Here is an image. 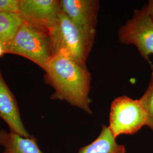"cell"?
Here are the masks:
<instances>
[{"instance_id": "obj_1", "label": "cell", "mask_w": 153, "mask_h": 153, "mask_svg": "<svg viewBox=\"0 0 153 153\" xmlns=\"http://www.w3.org/2000/svg\"><path fill=\"white\" fill-rule=\"evenodd\" d=\"M46 82L55 89L52 99L65 100L90 115L91 74L88 67L65 55H53L44 70Z\"/></svg>"}, {"instance_id": "obj_2", "label": "cell", "mask_w": 153, "mask_h": 153, "mask_svg": "<svg viewBox=\"0 0 153 153\" xmlns=\"http://www.w3.org/2000/svg\"><path fill=\"white\" fill-rule=\"evenodd\" d=\"M48 30L53 55H65L88 67L87 61L95 42L96 30L77 25L61 10Z\"/></svg>"}, {"instance_id": "obj_3", "label": "cell", "mask_w": 153, "mask_h": 153, "mask_svg": "<svg viewBox=\"0 0 153 153\" xmlns=\"http://www.w3.org/2000/svg\"><path fill=\"white\" fill-rule=\"evenodd\" d=\"M5 48L6 53L26 57L43 70L53 56L48 28L23 21Z\"/></svg>"}, {"instance_id": "obj_4", "label": "cell", "mask_w": 153, "mask_h": 153, "mask_svg": "<svg viewBox=\"0 0 153 153\" xmlns=\"http://www.w3.org/2000/svg\"><path fill=\"white\" fill-rule=\"evenodd\" d=\"M146 114L138 99L121 96L112 102L108 128L115 138L135 134L146 126Z\"/></svg>"}, {"instance_id": "obj_5", "label": "cell", "mask_w": 153, "mask_h": 153, "mask_svg": "<svg viewBox=\"0 0 153 153\" xmlns=\"http://www.w3.org/2000/svg\"><path fill=\"white\" fill-rule=\"evenodd\" d=\"M117 35L121 44L134 45L149 61V56L153 55V22L145 6L134 11L131 18L119 27Z\"/></svg>"}, {"instance_id": "obj_6", "label": "cell", "mask_w": 153, "mask_h": 153, "mask_svg": "<svg viewBox=\"0 0 153 153\" xmlns=\"http://www.w3.org/2000/svg\"><path fill=\"white\" fill-rule=\"evenodd\" d=\"M60 11V1L20 0L18 15L23 21L49 28Z\"/></svg>"}, {"instance_id": "obj_7", "label": "cell", "mask_w": 153, "mask_h": 153, "mask_svg": "<svg viewBox=\"0 0 153 153\" xmlns=\"http://www.w3.org/2000/svg\"><path fill=\"white\" fill-rule=\"evenodd\" d=\"M61 10L77 25L96 30L100 2L98 0H61Z\"/></svg>"}, {"instance_id": "obj_8", "label": "cell", "mask_w": 153, "mask_h": 153, "mask_svg": "<svg viewBox=\"0 0 153 153\" xmlns=\"http://www.w3.org/2000/svg\"><path fill=\"white\" fill-rule=\"evenodd\" d=\"M0 118L5 121L11 133L22 137L30 135L22 123L16 99L7 87L0 71Z\"/></svg>"}, {"instance_id": "obj_9", "label": "cell", "mask_w": 153, "mask_h": 153, "mask_svg": "<svg viewBox=\"0 0 153 153\" xmlns=\"http://www.w3.org/2000/svg\"><path fill=\"white\" fill-rule=\"evenodd\" d=\"M0 145L5 148L2 153H43L39 148L36 138L33 135L22 137L4 129L0 130Z\"/></svg>"}, {"instance_id": "obj_10", "label": "cell", "mask_w": 153, "mask_h": 153, "mask_svg": "<svg viewBox=\"0 0 153 153\" xmlns=\"http://www.w3.org/2000/svg\"><path fill=\"white\" fill-rule=\"evenodd\" d=\"M78 153H126V148L116 142L108 126L103 125L98 138L81 148Z\"/></svg>"}, {"instance_id": "obj_11", "label": "cell", "mask_w": 153, "mask_h": 153, "mask_svg": "<svg viewBox=\"0 0 153 153\" xmlns=\"http://www.w3.org/2000/svg\"><path fill=\"white\" fill-rule=\"evenodd\" d=\"M22 23L17 14L0 13V41L5 44L10 41Z\"/></svg>"}, {"instance_id": "obj_12", "label": "cell", "mask_w": 153, "mask_h": 153, "mask_svg": "<svg viewBox=\"0 0 153 153\" xmlns=\"http://www.w3.org/2000/svg\"><path fill=\"white\" fill-rule=\"evenodd\" d=\"M138 100L146 114V126L153 131V71L146 91Z\"/></svg>"}, {"instance_id": "obj_13", "label": "cell", "mask_w": 153, "mask_h": 153, "mask_svg": "<svg viewBox=\"0 0 153 153\" xmlns=\"http://www.w3.org/2000/svg\"><path fill=\"white\" fill-rule=\"evenodd\" d=\"M20 0H0V13L17 14Z\"/></svg>"}, {"instance_id": "obj_14", "label": "cell", "mask_w": 153, "mask_h": 153, "mask_svg": "<svg viewBox=\"0 0 153 153\" xmlns=\"http://www.w3.org/2000/svg\"><path fill=\"white\" fill-rule=\"evenodd\" d=\"M145 6L148 14L153 22V0L149 1L148 4Z\"/></svg>"}, {"instance_id": "obj_15", "label": "cell", "mask_w": 153, "mask_h": 153, "mask_svg": "<svg viewBox=\"0 0 153 153\" xmlns=\"http://www.w3.org/2000/svg\"><path fill=\"white\" fill-rule=\"evenodd\" d=\"M6 53L5 44L0 41V57Z\"/></svg>"}]
</instances>
